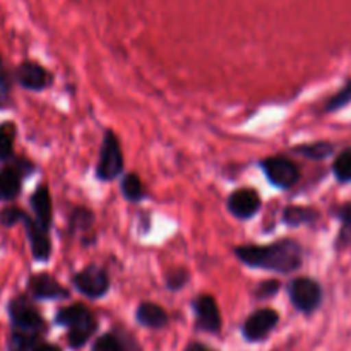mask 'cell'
I'll return each instance as SVG.
<instances>
[{
    "instance_id": "1",
    "label": "cell",
    "mask_w": 351,
    "mask_h": 351,
    "mask_svg": "<svg viewBox=\"0 0 351 351\" xmlns=\"http://www.w3.org/2000/svg\"><path fill=\"white\" fill-rule=\"evenodd\" d=\"M239 259L250 267L291 273L302 264V249L293 240H281L267 247H239Z\"/></svg>"
},
{
    "instance_id": "2",
    "label": "cell",
    "mask_w": 351,
    "mask_h": 351,
    "mask_svg": "<svg viewBox=\"0 0 351 351\" xmlns=\"http://www.w3.org/2000/svg\"><path fill=\"white\" fill-rule=\"evenodd\" d=\"M57 322L69 328V343L72 348H81L95 331V321L84 305H71L58 312Z\"/></svg>"
},
{
    "instance_id": "3",
    "label": "cell",
    "mask_w": 351,
    "mask_h": 351,
    "mask_svg": "<svg viewBox=\"0 0 351 351\" xmlns=\"http://www.w3.org/2000/svg\"><path fill=\"white\" fill-rule=\"evenodd\" d=\"M122 168L123 158L119 146V141H117V137L112 132H106L105 139H103L101 156H99L96 173H98V177L101 180H113V178H117L122 173Z\"/></svg>"
},
{
    "instance_id": "4",
    "label": "cell",
    "mask_w": 351,
    "mask_h": 351,
    "mask_svg": "<svg viewBox=\"0 0 351 351\" xmlns=\"http://www.w3.org/2000/svg\"><path fill=\"white\" fill-rule=\"evenodd\" d=\"M290 297L295 307L302 312H312L321 304V287L311 278H298L291 283Z\"/></svg>"
},
{
    "instance_id": "5",
    "label": "cell",
    "mask_w": 351,
    "mask_h": 351,
    "mask_svg": "<svg viewBox=\"0 0 351 351\" xmlns=\"http://www.w3.org/2000/svg\"><path fill=\"white\" fill-rule=\"evenodd\" d=\"M74 285L81 293H84L86 297L91 298H99L108 291L110 281L108 274L101 269V267L89 266L84 271H81L79 274L74 276Z\"/></svg>"
},
{
    "instance_id": "6",
    "label": "cell",
    "mask_w": 351,
    "mask_h": 351,
    "mask_svg": "<svg viewBox=\"0 0 351 351\" xmlns=\"http://www.w3.org/2000/svg\"><path fill=\"white\" fill-rule=\"evenodd\" d=\"M263 170L273 185L280 189H290L298 180V168L287 158H267L263 163Z\"/></svg>"
},
{
    "instance_id": "7",
    "label": "cell",
    "mask_w": 351,
    "mask_h": 351,
    "mask_svg": "<svg viewBox=\"0 0 351 351\" xmlns=\"http://www.w3.org/2000/svg\"><path fill=\"white\" fill-rule=\"evenodd\" d=\"M10 317H12L16 331L33 332V335H36L41 329V326H43L40 314H38L33 308V305L27 300H24V298H16V300L10 304Z\"/></svg>"
},
{
    "instance_id": "8",
    "label": "cell",
    "mask_w": 351,
    "mask_h": 351,
    "mask_svg": "<svg viewBox=\"0 0 351 351\" xmlns=\"http://www.w3.org/2000/svg\"><path fill=\"white\" fill-rule=\"evenodd\" d=\"M276 324V312L271 311V308H264V311L256 312L247 319L245 326H243V335L249 341H257V339H263L269 331H273Z\"/></svg>"
},
{
    "instance_id": "9",
    "label": "cell",
    "mask_w": 351,
    "mask_h": 351,
    "mask_svg": "<svg viewBox=\"0 0 351 351\" xmlns=\"http://www.w3.org/2000/svg\"><path fill=\"white\" fill-rule=\"evenodd\" d=\"M195 315H197V324L204 331L218 332L221 328V317H219L218 305H216L215 298L209 295H202L195 300L194 304Z\"/></svg>"
},
{
    "instance_id": "10",
    "label": "cell",
    "mask_w": 351,
    "mask_h": 351,
    "mask_svg": "<svg viewBox=\"0 0 351 351\" xmlns=\"http://www.w3.org/2000/svg\"><path fill=\"white\" fill-rule=\"evenodd\" d=\"M261 208L259 195L250 189H240L235 191L228 199V209L237 216V218H250Z\"/></svg>"
},
{
    "instance_id": "11",
    "label": "cell",
    "mask_w": 351,
    "mask_h": 351,
    "mask_svg": "<svg viewBox=\"0 0 351 351\" xmlns=\"http://www.w3.org/2000/svg\"><path fill=\"white\" fill-rule=\"evenodd\" d=\"M23 221L24 225H26L27 237H29L31 240V250H33L34 259L47 261L48 256H50V240H48V235H47L48 230H45L43 226L38 225L36 221L27 218L26 215H24Z\"/></svg>"
},
{
    "instance_id": "12",
    "label": "cell",
    "mask_w": 351,
    "mask_h": 351,
    "mask_svg": "<svg viewBox=\"0 0 351 351\" xmlns=\"http://www.w3.org/2000/svg\"><path fill=\"white\" fill-rule=\"evenodd\" d=\"M29 290L36 298L43 300H53V298L67 297V290L58 285L57 280H53L48 274H36L29 280Z\"/></svg>"
},
{
    "instance_id": "13",
    "label": "cell",
    "mask_w": 351,
    "mask_h": 351,
    "mask_svg": "<svg viewBox=\"0 0 351 351\" xmlns=\"http://www.w3.org/2000/svg\"><path fill=\"white\" fill-rule=\"evenodd\" d=\"M17 79L21 84L33 91H40L48 84V74L41 65L34 64V62H26L17 69Z\"/></svg>"
},
{
    "instance_id": "14",
    "label": "cell",
    "mask_w": 351,
    "mask_h": 351,
    "mask_svg": "<svg viewBox=\"0 0 351 351\" xmlns=\"http://www.w3.org/2000/svg\"><path fill=\"white\" fill-rule=\"evenodd\" d=\"M31 206L34 209V215L36 219L34 221L40 226H43L45 230L50 228L51 225V201L50 194H48L47 187H40L31 197Z\"/></svg>"
},
{
    "instance_id": "15",
    "label": "cell",
    "mask_w": 351,
    "mask_h": 351,
    "mask_svg": "<svg viewBox=\"0 0 351 351\" xmlns=\"http://www.w3.org/2000/svg\"><path fill=\"white\" fill-rule=\"evenodd\" d=\"M137 321L146 328H163L168 322V315L160 305L143 304L137 308Z\"/></svg>"
},
{
    "instance_id": "16",
    "label": "cell",
    "mask_w": 351,
    "mask_h": 351,
    "mask_svg": "<svg viewBox=\"0 0 351 351\" xmlns=\"http://www.w3.org/2000/svg\"><path fill=\"white\" fill-rule=\"evenodd\" d=\"M21 191V173L16 168H3L0 171V199L10 201Z\"/></svg>"
},
{
    "instance_id": "17",
    "label": "cell",
    "mask_w": 351,
    "mask_h": 351,
    "mask_svg": "<svg viewBox=\"0 0 351 351\" xmlns=\"http://www.w3.org/2000/svg\"><path fill=\"white\" fill-rule=\"evenodd\" d=\"M122 192L129 201H139L141 197L144 195V189L143 184H141L139 177L136 173H129L123 177L122 180Z\"/></svg>"
},
{
    "instance_id": "18",
    "label": "cell",
    "mask_w": 351,
    "mask_h": 351,
    "mask_svg": "<svg viewBox=\"0 0 351 351\" xmlns=\"http://www.w3.org/2000/svg\"><path fill=\"white\" fill-rule=\"evenodd\" d=\"M36 348V335L24 331H14L10 339V351H33Z\"/></svg>"
},
{
    "instance_id": "19",
    "label": "cell",
    "mask_w": 351,
    "mask_h": 351,
    "mask_svg": "<svg viewBox=\"0 0 351 351\" xmlns=\"http://www.w3.org/2000/svg\"><path fill=\"white\" fill-rule=\"evenodd\" d=\"M14 146V125L2 123L0 125V160H7L12 154Z\"/></svg>"
},
{
    "instance_id": "20",
    "label": "cell",
    "mask_w": 351,
    "mask_h": 351,
    "mask_svg": "<svg viewBox=\"0 0 351 351\" xmlns=\"http://www.w3.org/2000/svg\"><path fill=\"white\" fill-rule=\"evenodd\" d=\"M335 175L338 177V180L341 182H351V151H345L338 156V160L335 161Z\"/></svg>"
},
{
    "instance_id": "21",
    "label": "cell",
    "mask_w": 351,
    "mask_h": 351,
    "mask_svg": "<svg viewBox=\"0 0 351 351\" xmlns=\"http://www.w3.org/2000/svg\"><path fill=\"white\" fill-rule=\"evenodd\" d=\"M297 151H300L302 154H305V156L308 158H315V160H321V158H326L328 154H331L332 147L329 146V144H312V146H302L298 147Z\"/></svg>"
},
{
    "instance_id": "22",
    "label": "cell",
    "mask_w": 351,
    "mask_h": 351,
    "mask_svg": "<svg viewBox=\"0 0 351 351\" xmlns=\"http://www.w3.org/2000/svg\"><path fill=\"white\" fill-rule=\"evenodd\" d=\"M93 351H122V346H120L119 339L115 336H101L98 341L93 346Z\"/></svg>"
},
{
    "instance_id": "23",
    "label": "cell",
    "mask_w": 351,
    "mask_h": 351,
    "mask_svg": "<svg viewBox=\"0 0 351 351\" xmlns=\"http://www.w3.org/2000/svg\"><path fill=\"white\" fill-rule=\"evenodd\" d=\"M311 218V213L305 211V209L288 208L287 211H285V219H287V223H290V225H298V223H304Z\"/></svg>"
},
{
    "instance_id": "24",
    "label": "cell",
    "mask_w": 351,
    "mask_h": 351,
    "mask_svg": "<svg viewBox=\"0 0 351 351\" xmlns=\"http://www.w3.org/2000/svg\"><path fill=\"white\" fill-rule=\"evenodd\" d=\"M350 101H351V82L346 86L345 89H341V91H339L338 95L331 99V101L328 103V110H338V108H341V106L348 105Z\"/></svg>"
},
{
    "instance_id": "25",
    "label": "cell",
    "mask_w": 351,
    "mask_h": 351,
    "mask_svg": "<svg viewBox=\"0 0 351 351\" xmlns=\"http://www.w3.org/2000/svg\"><path fill=\"white\" fill-rule=\"evenodd\" d=\"M23 218L24 215L16 208H7L0 213V221H2L5 226L16 225L17 221H23Z\"/></svg>"
},
{
    "instance_id": "26",
    "label": "cell",
    "mask_w": 351,
    "mask_h": 351,
    "mask_svg": "<svg viewBox=\"0 0 351 351\" xmlns=\"http://www.w3.org/2000/svg\"><path fill=\"white\" fill-rule=\"evenodd\" d=\"M276 290H278L276 281H266V283H263V287H261L259 295L261 297H269V295L276 293Z\"/></svg>"
},
{
    "instance_id": "27",
    "label": "cell",
    "mask_w": 351,
    "mask_h": 351,
    "mask_svg": "<svg viewBox=\"0 0 351 351\" xmlns=\"http://www.w3.org/2000/svg\"><path fill=\"white\" fill-rule=\"evenodd\" d=\"M185 280H187V274H185V273H175V276L168 280V285H170V288H180L182 285L185 283Z\"/></svg>"
},
{
    "instance_id": "28",
    "label": "cell",
    "mask_w": 351,
    "mask_h": 351,
    "mask_svg": "<svg viewBox=\"0 0 351 351\" xmlns=\"http://www.w3.org/2000/svg\"><path fill=\"white\" fill-rule=\"evenodd\" d=\"M33 351H62V350L55 345H36V348Z\"/></svg>"
},
{
    "instance_id": "29",
    "label": "cell",
    "mask_w": 351,
    "mask_h": 351,
    "mask_svg": "<svg viewBox=\"0 0 351 351\" xmlns=\"http://www.w3.org/2000/svg\"><path fill=\"white\" fill-rule=\"evenodd\" d=\"M187 351H211V350H208L206 346H202V345H192V346H189Z\"/></svg>"
},
{
    "instance_id": "30",
    "label": "cell",
    "mask_w": 351,
    "mask_h": 351,
    "mask_svg": "<svg viewBox=\"0 0 351 351\" xmlns=\"http://www.w3.org/2000/svg\"><path fill=\"white\" fill-rule=\"evenodd\" d=\"M5 81V74H3V69H2V62H0V82Z\"/></svg>"
}]
</instances>
